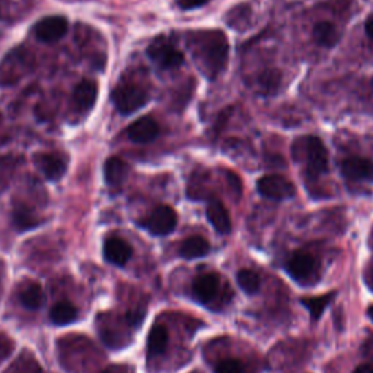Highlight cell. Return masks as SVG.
<instances>
[{
  "label": "cell",
  "mask_w": 373,
  "mask_h": 373,
  "mask_svg": "<svg viewBox=\"0 0 373 373\" xmlns=\"http://www.w3.org/2000/svg\"><path fill=\"white\" fill-rule=\"evenodd\" d=\"M365 28H366V34H368V37L369 38H372L373 40V15L366 21V25H365Z\"/></svg>",
  "instance_id": "29"
},
{
  "label": "cell",
  "mask_w": 373,
  "mask_h": 373,
  "mask_svg": "<svg viewBox=\"0 0 373 373\" xmlns=\"http://www.w3.org/2000/svg\"><path fill=\"white\" fill-rule=\"evenodd\" d=\"M295 161L305 163L306 175L317 179L328 171V152L324 143L314 136L297 139L292 146Z\"/></svg>",
  "instance_id": "2"
},
{
  "label": "cell",
  "mask_w": 373,
  "mask_h": 373,
  "mask_svg": "<svg viewBox=\"0 0 373 373\" xmlns=\"http://www.w3.org/2000/svg\"><path fill=\"white\" fill-rule=\"evenodd\" d=\"M30 70V57L25 53L12 52L0 63V85H14Z\"/></svg>",
  "instance_id": "6"
},
{
  "label": "cell",
  "mask_w": 373,
  "mask_h": 373,
  "mask_svg": "<svg viewBox=\"0 0 373 373\" xmlns=\"http://www.w3.org/2000/svg\"><path fill=\"white\" fill-rule=\"evenodd\" d=\"M78 318V309L67 300H60L50 309V319L56 326H67Z\"/></svg>",
  "instance_id": "19"
},
{
  "label": "cell",
  "mask_w": 373,
  "mask_h": 373,
  "mask_svg": "<svg viewBox=\"0 0 373 373\" xmlns=\"http://www.w3.org/2000/svg\"><path fill=\"white\" fill-rule=\"evenodd\" d=\"M214 373H244V366L236 359H225L216 366Z\"/></svg>",
  "instance_id": "26"
},
{
  "label": "cell",
  "mask_w": 373,
  "mask_h": 373,
  "mask_svg": "<svg viewBox=\"0 0 373 373\" xmlns=\"http://www.w3.org/2000/svg\"><path fill=\"white\" fill-rule=\"evenodd\" d=\"M34 32L43 43L58 41L67 32V21L63 16H47L34 27Z\"/></svg>",
  "instance_id": "9"
},
{
  "label": "cell",
  "mask_w": 373,
  "mask_h": 373,
  "mask_svg": "<svg viewBox=\"0 0 373 373\" xmlns=\"http://www.w3.org/2000/svg\"><path fill=\"white\" fill-rule=\"evenodd\" d=\"M168 346V331L162 326L152 327L148 339V353L149 356H158L162 354L166 350Z\"/></svg>",
  "instance_id": "22"
},
{
  "label": "cell",
  "mask_w": 373,
  "mask_h": 373,
  "mask_svg": "<svg viewBox=\"0 0 373 373\" xmlns=\"http://www.w3.org/2000/svg\"><path fill=\"white\" fill-rule=\"evenodd\" d=\"M133 249L122 238H108L104 244V257L108 262L118 267H124L131 258Z\"/></svg>",
  "instance_id": "11"
},
{
  "label": "cell",
  "mask_w": 373,
  "mask_h": 373,
  "mask_svg": "<svg viewBox=\"0 0 373 373\" xmlns=\"http://www.w3.org/2000/svg\"><path fill=\"white\" fill-rule=\"evenodd\" d=\"M111 101L120 114L130 115L149 102V93L135 83H123L113 91Z\"/></svg>",
  "instance_id": "3"
},
{
  "label": "cell",
  "mask_w": 373,
  "mask_h": 373,
  "mask_svg": "<svg viewBox=\"0 0 373 373\" xmlns=\"http://www.w3.org/2000/svg\"><path fill=\"white\" fill-rule=\"evenodd\" d=\"M177 213L170 206L156 207L149 219L144 223V227L155 236H165L174 232L177 226Z\"/></svg>",
  "instance_id": "8"
},
{
  "label": "cell",
  "mask_w": 373,
  "mask_h": 373,
  "mask_svg": "<svg viewBox=\"0 0 373 373\" xmlns=\"http://www.w3.org/2000/svg\"><path fill=\"white\" fill-rule=\"evenodd\" d=\"M219 291V275L207 273L199 275L192 283V293L200 304H209Z\"/></svg>",
  "instance_id": "13"
},
{
  "label": "cell",
  "mask_w": 373,
  "mask_h": 373,
  "mask_svg": "<svg viewBox=\"0 0 373 373\" xmlns=\"http://www.w3.org/2000/svg\"><path fill=\"white\" fill-rule=\"evenodd\" d=\"M209 2L210 0H177V5L179 9L190 10V9H197L200 6H204Z\"/></svg>",
  "instance_id": "27"
},
{
  "label": "cell",
  "mask_w": 373,
  "mask_h": 373,
  "mask_svg": "<svg viewBox=\"0 0 373 373\" xmlns=\"http://www.w3.org/2000/svg\"><path fill=\"white\" fill-rule=\"evenodd\" d=\"M19 300L27 309L31 310L38 309L44 302V293L41 286L38 283L27 284L19 293Z\"/></svg>",
  "instance_id": "21"
},
{
  "label": "cell",
  "mask_w": 373,
  "mask_h": 373,
  "mask_svg": "<svg viewBox=\"0 0 373 373\" xmlns=\"http://www.w3.org/2000/svg\"><path fill=\"white\" fill-rule=\"evenodd\" d=\"M98 98V85L93 80H82L74 91V104L79 111H91Z\"/></svg>",
  "instance_id": "14"
},
{
  "label": "cell",
  "mask_w": 373,
  "mask_h": 373,
  "mask_svg": "<svg viewBox=\"0 0 373 373\" xmlns=\"http://www.w3.org/2000/svg\"><path fill=\"white\" fill-rule=\"evenodd\" d=\"M159 135V126L152 117H142L127 128V137L135 143H149Z\"/></svg>",
  "instance_id": "12"
},
{
  "label": "cell",
  "mask_w": 373,
  "mask_h": 373,
  "mask_svg": "<svg viewBox=\"0 0 373 373\" xmlns=\"http://www.w3.org/2000/svg\"><path fill=\"white\" fill-rule=\"evenodd\" d=\"M35 165H37L41 174L50 179V181H58L66 174L67 162L63 155L60 153H41L35 156Z\"/></svg>",
  "instance_id": "10"
},
{
  "label": "cell",
  "mask_w": 373,
  "mask_h": 373,
  "mask_svg": "<svg viewBox=\"0 0 373 373\" xmlns=\"http://www.w3.org/2000/svg\"><path fill=\"white\" fill-rule=\"evenodd\" d=\"M104 177L110 187H120L128 177V165L120 158H110L104 165Z\"/></svg>",
  "instance_id": "17"
},
{
  "label": "cell",
  "mask_w": 373,
  "mask_h": 373,
  "mask_svg": "<svg viewBox=\"0 0 373 373\" xmlns=\"http://www.w3.org/2000/svg\"><path fill=\"white\" fill-rule=\"evenodd\" d=\"M335 297V292L322 295L318 297H304L300 302L309 310L312 321H318L322 315V312L326 310V308L332 302V299Z\"/></svg>",
  "instance_id": "23"
},
{
  "label": "cell",
  "mask_w": 373,
  "mask_h": 373,
  "mask_svg": "<svg viewBox=\"0 0 373 373\" xmlns=\"http://www.w3.org/2000/svg\"><path fill=\"white\" fill-rule=\"evenodd\" d=\"M210 251V245L203 236H190L179 247V256L185 260H196L206 257Z\"/></svg>",
  "instance_id": "18"
},
{
  "label": "cell",
  "mask_w": 373,
  "mask_h": 373,
  "mask_svg": "<svg viewBox=\"0 0 373 373\" xmlns=\"http://www.w3.org/2000/svg\"><path fill=\"white\" fill-rule=\"evenodd\" d=\"M353 373H373V366L362 365V366H359Z\"/></svg>",
  "instance_id": "30"
},
{
  "label": "cell",
  "mask_w": 373,
  "mask_h": 373,
  "mask_svg": "<svg viewBox=\"0 0 373 373\" xmlns=\"http://www.w3.org/2000/svg\"><path fill=\"white\" fill-rule=\"evenodd\" d=\"M257 188L260 194L270 200H287L296 194V187L293 183L282 175H267L262 177Z\"/></svg>",
  "instance_id": "7"
},
{
  "label": "cell",
  "mask_w": 373,
  "mask_h": 373,
  "mask_svg": "<svg viewBox=\"0 0 373 373\" xmlns=\"http://www.w3.org/2000/svg\"><path fill=\"white\" fill-rule=\"evenodd\" d=\"M206 214H207V219L212 223V226L219 234H222V235L231 234V231H232L231 216L219 200H213L209 203Z\"/></svg>",
  "instance_id": "16"
},
{
  "label": "cell",
  "mask_w": 373,
  "mask_h": 373,
  "mask_svg": "<svg viewBox=\"0 0 373 373\" xmlns=\"http://www.w3.org/2000/svg\"><path fill=\"white\" fill-rule=\"evenodd\" d=\"M314 38L321 47H334L340 40L339 30H337L331 22H319L314 27Z\"/></svg>",
  "instance_id": "20"
},
{
  "label": "cell",
  "mask_w": 373,
  "mask_h": 373,
  "mask_svg": "<svg viewBox=\"0 0 373 373\" xmlns=\"http://www.w3.org/2000/svg\"><path fill=\"white\" fill-rule=\"evenodd\" d=\"M365 282H366V284L373 291V267H370L369 270H366V273H365Z\"/></svg>",
  "instance_id": "28"
},
{
  "label": "cell",
  "mask_w": 373,
  "mask_h": 373,
  "mask_svg": "<svg viewBox=\"0 0 373 373\" xmlns=\"http://www.w3.org/2000/svg\"><path fill=\"white\" fill-rule=\"evenodd\" d=\"M148 56L152 62L162 70H174L184 62V54L178 50L174 43L166 38H156L148 47Z\"/></svg>",
  "instance_id": "4"
},
{
  "label": "cell",
  "mask_w": 373,
  "mask_h": 373,
  "mask_svg": "<svg viewBox=\"0 0 373 373\" xmlns=\"http://www.w3.org/2000/svg\"><path fill=\"white\" fill-rule=\"evenodd\" d=\"M368 315H369V318L373 321V305L368 308Z\"/></svg>",
  "instance_id": "31"
},
{
  "label": "cell",
  "mask_w": 373,
  "mask_h": 373,
  "mask_svg": "<svg viewBox=\"0 0 373 373\" xmlns=\"http://www.w3.org/2000/svg\"><path fill=\"white\" fill-rule=\"evenodd\" d=\"M286 271L300 284H312L318 279L319 262L306 252H296L286 264Z\"/></svg>",
  "instance_id": "5"
},
{
  "label": "cell",
  "mask_w": 373,
  "mask_h": 373,
  "mask_svg": "<svg viewBox=\"0 0 373 373\" xmlns=\"http://www.w3.org/2000/svg\"><path fill=\"white\" fill-rule=\"evenodd\" d=\"M14 222H15L18 229H21V231L34 229L35 226L40 225V221L35 218V216L28 209H23V207H16L15 209Z\"/></svg>",
  "instance_id": "25"
},
{
  "label": "cell",
  "mask_w": 373,
  "mask_h": 373,
  "mask_svg": "<svg viewBox=\"0 0 373 373\" xmlns=\"http://www.w3.org/2000/svg\"><path fill=\"white\" fill-rule=\"evenodd\" d=\"M188 47L201 74L214 79L226 67L229 44L222 31H196L188 37Z\"/></svg>",
  "instance_id": "1"
},
{
  "label": "cell",
  "mask_w": 373,
  "mask_h": 373,
  "mask_svg": "<svg viewBox=\"0 0 373 373\" xmlns=\"http://www.w3.org/2000/svg\"><path fill=\"white\" fill-rule=\"evenodd\" d=\"M341 172L347 179H370L373 181V162L353 156L341 163Z\"/></svg>",
  "instance_id": "15"
},
{
  "label": "cell",
  "mask_w": 373,
  "mask_h": 373,
  "mask_svg": "<svg viewBox=\"0 0 373 373\" xmlns=\"http://www.w3.org/2000/svg\"><path fill=\"white\" fill-rule=\"evenodd\" d=\"M236 282L247 295H254L260 291V278L258 274L252 270H240L236 274Z\"/></svg>",
  "instance_id": "24"
}]
</instances>
